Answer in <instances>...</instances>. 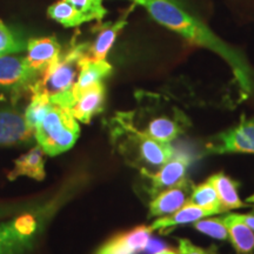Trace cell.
Segmentation results:
<instances>
[{
    "label": "cell",
    "mask_w": 254,
    "mask_h": 254,
    "mask_svg": "<svg viewBox=\"0 0 254 254\" xmlns=\"http://www.w3.org/2000/svg\"><path fill=\"white\" fill-rule=\"evenodd\" d=\"M134 2L144 6L157 23L180 34L190 43L220 56L230 65L234 80L244 98L253 93L254 71L245 57L222 41L201 20L187 12L178 0H135Z\"/></svg>",
    "instance_id": "cell-1"
},
{
    "label": "cell",
    "mask_w": 254,
    "mask_h": 254,
    "mask_svg": "<svg viewBox=\"0 0 254 254\" xmlns=\"http://www.w3.org/2000/svg\"><path fill=\"white\" fill-rule=\"evenodd\" d=\"M88 44L73 45L66 53L57 58L40 73V77L32 85V93H43L51 103L71 110L75 99L73 87L78 80L81 63L88 57Z\"/></svg>",
    "instance_id": "cell-2"
},
{
    "label": "cell",
    "mask_w": 254,
    "mask_h": 254,
    "mask_svg": "<svg viewBox=\"0 0 254 254\" xmlns=\"http://www.w3.org/2000/svg\"><path fill=\"white\" fill-rule=\"evenodd\" d=\"M114 136L120 152L141 173L150 172L148 167H161L174 155L170 142L158 141L139 131L132 122L131 113L120 114L114 129Z\"/></svg>",
    "instance_id": "cell-3"
},
{
    "label": "cell",
    "mask_w": 254,
    "mask_h": 254,
    "mask_svg": "<svg viewBox=\"0 0 254 254\" xmlns=\"http://www.w3.org/2000/svg\"><path fill=\"white\" fill-rule=\"evenodd\" d=\"M79 134L80 128L71 110L53 104L36 127L34 138L45 153L58 155L73 147Z\"/></svg>",
    "instance_id": "cell-4"
},
{
    "label": "cell",
    "mask_w": 254,
    "mask_h": 254,
    "mask_svg": "<svg viewBox=\"0 0 254 254\" xmlns=\"http://www.w3.org/2000/svg\"><path fill=\"white\" fill-rule=\"evenodd\" d=\"M145 112L150 116L142 117L140 124L144 126L138 129L158 141L171 142L184 134L190 127L187 117L174 106L146 109Z\"/></svg>",
    "instance_id": "cell-5"
},
{
    "label": "cell",
    "mask_w": 254,
    "mask_h": 254,
    "mask_svg": "<svg viewBox=\"0 0 254 254\" xmlns=\"http://www.w3.org/2000/svg\"><path fill=\"white\" fill-rule=\"evenodd\" d=\"M207 147L212 153L254 154V117L240 119L237 126L215 136Z\"/></svg>",
    "instance_id": "cell-6"
},
{
    "label": "cell",
    "mask_w": 254,
    "mask_h": 254,
    "mask_svg": "<svg viewBox=\"0 0 254 254\" xmlns=\"http://www.w3.org/2000/svg\"><path fill=\"white\" fill-rule=\"evenodd\" d=\"M38 73L27 64L26 58L0 56V88L9 90L13 94L30 90L36 82Z\"/></svg>",
    "instance_id": "cell-7"
},
{
    "label": "cell",
    "mask_w": 254,
    "mask_h": 254,
    "mask_svg": "<svg viewBox=\"0 0 254 254\" xmlns=\"http://www.w3.org/2000/svg\"><path fill=\"white\" fill-rule=\"evenodd\" d=\"M34 129L28 126L25 114L13 106L0 105V146L28 144Z\"/></svg>",
    "instance_id": "cell-8"
},
{
    "label": "cell",
    "mask_w": 254,
    "mask_h": 254,
    "mask_svg": "<svg viewBox=\"0 0 254 254\" xmlns=\"http://www.w3.org/2000/svg\"><path fill=\"white\" fill-rule=\"evenodd\" d=\"M151 226H138L117 234L104 244L95 254H138L151 240Z\"/></svg>",
    "instance_id": "cell-9"
},
{
    "label": "cell",
    "mask_w": 254,
    "mask_h": 254,
    "mask_svg": "<svg viewBox=\"0 0 254 254\" xmlns=\"http://www.w3.org/2000/svg\"><path fill=\"white\" fill-rule=\"evenodd\" d=\"M194 184L189 178H185L177 185L159 192L150 204L151 217H163L172 214L182 208L189 201Z\"/></svg>",
    "instance_id": "cell-10"
},
{
    "label": "cell",
    "mask_w": 254,
    "mask_h": 254,
    "mask_svg": "<svg viewBox=\"0 0 254 254\" xmlns=\"http://www.w3.org/2000/svg\"><path fill=\"white\" fill-rule=\"evenodd\" d=\"M190 163V159L186 154H174L157 173H142L151 180V194H158L161 190L170 189L185 179Z\"/></svg>",
    "instance_id": "cell-11"
},
{
    "label": "cell",
    "mask_w": 254,
    "mask_h": 254,
    "mask_svg": "<svg viewBox=\"0 0 254 254\" xmlns=\"http://www.w3.org/2000/svg\"><path fill=\"white\" fill-rule=\"evenodd\" d=\"M26 47L27 64L39 74L62 53V46L55 37L30 39Z\"/></svg>",
    "instance_id": "cell-12"
},
{
    "label": "cell",
    "mask_w": 254,
    "mask_h": 254,
    "mask_svg": "<svg viewBox=\"0 0 254 254\" xmlns=\"http://www.w3.org/2000/svg\"><path fill=\"white\" fill-rule=\"evenodd\" d=\"M105 86L103 81L79 92L75 103L71 107V113L80 123L88 124L95 114L104 109Z\"/></svg>",
    "instance_id": "cell-13"
},
{
    "label": "cell",
    "mask_w": 254,
    "mask_h": 254,
    "mask_svg": "<svg viewBox=\"0 0 254 254\" xmlns=\"http://www.w3.org/2000/svg\"><path fill=\"white\" fill-rule=\"evenodd\" d=\"M214 214H218V212L213 211V209H208L201 207V206L194 205L190 201H187L182 208H179L174 213L168 215V217H161L160 219H157L151 225V230H170V228L180 226V225L190 224V222L198 221L200 219Z\"/></svg>",
    "instance_id": "cell-14"
},
{
    "label": "cell",
    "mask_w": 254,
    "mask_h": 254,
    "mask_svg": "<svg viewBox=\"0 0 254 254\" xmlns=\"http://www.w3.org/2000/svg\"><path fill=\"white\" fill-rule=\"evenodd\" d=\"M111 73H112V66L106 60L98 62V60L90 58V56L86 57L82 60L78 80L75 82L74 87H73L74 99H77L79 92L93 86L97 82H100L104 78L109 77Z\"/></svg>",
    "instance_id": "cell-15"
},
{
    "label": "cell",
    "mask_w": 254,
    "mask_h": 254,
    "mask_svg": "<svg viewBox=\"0 0 254 254\" xmlns=\"http://www.w3.org/2000/svg\"><path fill=\"white\" fill-rule=\"evenodd\" d=\"M221 219L226 225L230 240L237 254H254V231L252 228L241 221L237 214H227Z\"/></svg>",
    "instance_id": "cell-16"
},
{
    "label": "cell",
    "mask_w": 254,
    "mask_h": 254,
    "mask_svg": "<svg viewBox=\"0 0 254 254\" xmlns=\"http://www.w3.org/2000/svg\"><path fill=\"white\" fill-rule=\"evenodd\" d=\"M44 153L40 146H36L28 151L26 154L21 155L15 160L14 168L9 173L8 178L11 180L17 179L18 177L26 176L36 180H43L45 178V167H44Z\"/></svg>",
    "instance_id": "cell-17"
},
{
    "label": "cell",
    "mask_w": 254,
    "mask_h": 254,
    "mask_svg": "<svg viewBox=\"0 0 254 254\" xmlns=\"http://www.w3.org/2000/svg\"><path fill=\"white\" fill-rule=\"evenodd\" d=\"M126 15L120 18L116 23L104 24L99 30V33L97 34L94 43L88 49V56H90V58L93 60H98V62L106 59L107 53L110 52L111 47L113 46L117 37L123 31V28L126 26Z\"/></svg>",
    "instance_id": "cell-18"
},
{
    "label": "cell",
    "mask_w": 254,
    "mask_h": 254,
    "mask_svg": "<svg viewBox=\"0 0 254 254\" xmlns=\"http://www.w3.org/2000/svg\"><path fill=\"white\" fill-rule=\"evenodd\" d=\"M209 183L214 186L217 190L221 205L226 211L230 209H237L246 207V204L241 201L239 194H238V184L231 179L225 173H217L211 178H208Z\"/></svg>",
    "instance_id": "cell-19"
},
{
    "label": "cell",
    "mask_w": 254,
    "mask_h": 254,
    "mask_svg": "<svg viewBox=\"0 0 254 254\" xmlns=\"http://www.w3.org/2000/svg\"><path fill=\"white\" fill-rule=\"evenodd\" d=\"M32 241L19 233L13 220L0 224V254H24L32 246Z\"/></svg>",
    "instance_id": "cell-20"
},
{
    "label": "cell",
    "mask_w": 254,
    "mask_h": 254,
    "mask_svg": "<svg viewBox=\"0 0 254 254\" xmlns=\"http://www.w3.org/2000/svg\"><path fill=\"white\" fill-rule=\"evenodd\" d=\"M47 15L57 23L62 24L65 27H77L79 25L91 21V17L87 14L82 13L72 6L69 2L65 1V0H60V1L55 2L47 8Z\"/></svg>",
    "instance_id": "cell-21"
},
{
    "label": "cell",
    "mask_w": 254,
    "mask_h": 254,
    "mask_svg": "<svg viewBox=\"0 0 254 254\" xmlns=\"http://www.w3.org/2000/svg\"><path fill=\"white\" fill-rule=\"evenodd\" d=\"M190 201L194 205L201 206V207L213 209V211L218 212V214L227 212L221 205L217 190H215L214 186L209 183V180H206L205 183L194 186L192 194L190 196Z\"/></svg>",
    "instance_id": "cell-22"
},
{
    "label": "cell",
    "mask_w": 254,
    "mask_h": 254,
    "mask_svg": "<svg viewBox=\"0 0 254 254\" xmlns=\"http://www.w3.org/2000/svg\"><path fill=\"white\" fill-rule=\"evenodd\" d=\"M50 98L43 93H32L30 104H28L26 112H25V119L28 126L32 127L36 132V127L39 125L41 120L45 118V116L52 107Z\"/></svg>",
    "instance_id": "cell-23"
},
{
    "label": "cell",
    "mask_w": 254,
    "mask_h": 254,
    "mask_svg": "<svg viewBox=\"0 0 254 254\" xmlns=\"http://www.w3.org/2000/svg\"><path fill=\"white\" fill-rule=\"evenodd\" d=\"M193 226L196 231L209 236L218 240H227L230 239L228 231L225 222L222 221L221 218H212V219H204V220L194 221Z\"/></svg>",
    "instance_id": "cell-24"
},
{
    "label": "cell",
    "mask_w": 254,
    "mask_h": 254,
    "mask_svg": "<svg viewBox=\"0 0 254 254\" xmlns=\"http://www.w3.org/2000/svg\"><path fill=\"white\" fill-rule=\"evenodd\" d=\"M25 43L0 20V56L21 52Z\"/></svg>",
    "instance_id": "cell-25"
},
{
    "label": "cell",
    "mask_w": 254,
    "mask_h": 254,
    "mask_svg": "<svg viewBox=\"0 0 254 254\" xmlns=\"http://www.w3.org/2000/svg\"><path fill=\"white\" fill-rule=\"evenodd\" d=\"M75 8L91 17L92 20H101L107 11L104 7L103 0H65Z\"/></svg>",
    "instance_id": "cell-26"
},
{
    "label": "cell",
    "mask_w": 254,
    "mask_h": 254,
    "mask_svg": "<svg viewBox=\"0 0 254 254\" xmlns=\"http://www.w3.org/2000/svg\"><path fill=\"white\" fill-rule=\"evenodd\" d=\"M13 224L21 236L30 238V239H34L38 228L37 219L34 215L28 213L19 215L18 218H15L13 220Z\"/></svg>",
    "instance_id": "cell-27"
},
{
    "label": "cell",
    "mask_w": 254,
    "mask_h": 254,
    "mask_svg": "<svg viewBox=\"0 0 254 254\" xmlns=\"http://www.w3.org/2000/svg\"><path fill=\"white\" fill-rule=\"evenodd\" d=\"M179 254H219L215 246H211L209 249L195 246L187 239H179Z\"/></svg>",
    "instance_id": "cell-28"
},
{
    "label": "cell",
    "mask_w": 254,
    "mask_h": 254,
    "mask_svg": "<svg viewBox=\"0 0 254 254\" xmlns=\"http://www.w3.org/2000/svg\"><path fill=\"white\" fill-rule=\"evenodd\" d=\"M237 217L239 218L243 222H245L247 226L251 227L254 231V215L253 214H237Z\"/></svg>",
    "instance_id": "cell-29"
},
{
    "label": "cell",
    "mask_w": 254,
    "mask_h": 254,
    "mask_svg": "<svg viewBox=\"0 0 254 254\" xmlns=\"http://www.w3.org/2000/svg\"><path fill=\"white\" fill-rule=\"evenodd\" d=\"M154 254H179V253L174 252V251H172V250L164 249V250H161V251H158V252H155Z\"/></svg>",
    "instance_id": "cell-30"
},
{
    "label": "cell",
    "mask_w": 254,
    "mask_h": 254,
    "mask_svg": "<svg viewBox=\"0 0 254 254\" xmlns=\"http://www.w3.org/2000/svg\"><path fill=\"white\" fill-rule=\"evenodd\" d=\"M249 201H252V202H254V195H253V196H251V198L249 199Z\"/></svg>",
    "instance_id": "cell-31"
},
{
    "label": "cell",
    "mask_w": 254,
    "mask_h": 254,
    "mask_svg": "<svg viewBox=\"0 0 254 254\" xmlns=\"http://www.w3.org/2000/svg\"><path fill=\"white\" fill-rule=\"evenodd\" d=\"M132 1H135V0H132Z\"/></svg>",
    "instance_id": "cell-32"
}]
</instances>
